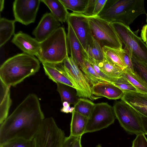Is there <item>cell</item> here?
I'll return each mask as SVG.
<instances>
[{
  "mask_svg": "<svg viewBox=\"0 0 147 147\" xmlns=\"http://www.w3.org/2000/svg\"><path fill=\"white\" fill-rule=\"evenodd\" d=\"M57 90L61 96L62 102L67 101L70 104L75 105L77 102L79 98H78L76 94H75L70 87L64 84L57 83Z\"/></svg>",
  "mask_w": 147,
  "mask_h": 147,
  "instance_id": "484cf974",
  "label": "cell"
},
{
  "mask_svg": "<svg viewBox=\"0 0 147 147\" xmlns=\"http://www.w3.org/2000/svg\"><path fill=\"white\" fill-rule=\"evenodd\" d=\"M88 119L74 110L72 114L70 135L76 137L82 136L85 134Z\"/></svg>",
  "mask_w": 147,
  "mask_h": 147,
  "instance_id": "d6986e66",
  "label": "cell"
},
{
  "mask_svg": "<svg viewBox=\"0 0 147 147\" xmlns=\"http://www.w3.org/2000/svg\"><path fill=\"white\" fill-rule=\"evenodd\" d=\"M146 45H147V41H146Z\"/></svg>",
  "mask_w": 147,
  "mask_h": 147,
  "instance_id": "7dc6e473",
  "label": "cell"
},
{
  "mask_svg": "<svg viewBox=\"0 0 147 147\" xmlns=\"http://www.w3.org/2000/svg\"><path fill=\"white\" fill-rule=\"evenodd\" d=\"M134 72L147 84V64L141 62L131 55Z\"/></svg>",
  "mask_w": 147,
  "mask_h": 147,
  "instance_id": "d6a6232c",
  "label": "cell"
},
{
  "mask_svg": "<svg viewBox=\"0 0 147 147\" xmlns=\"http://www.w3.org/2000/svg\"><path fill=\"white\" fill-rule=\"evenodd\" d=\"M82 136L78 137L75 141L73 147H82L81 143Z\"/></svg>",
  "mask_w": 147,
  "mask_h": 147,
  "instance_id": "b9f144b4",
  "label": "cell"
},
{
  "mask_svg": "<svg viewBox=\"0 0 147 147\" xmlns=\"http://www.w3.org/2000/svg\"><path fill=\"white\" fill-rule=\"evenodd\" d=\"M96 147H102V146L100 144H98L96 146Z\"/></svg>",
  "mask_w": 147,
  "mask_h": 147,
  "instance_id": "f6af8a7d",
  "label": "cell"
},
{
  "mask_svg": "<svg viewBox=\"0 0 147 147\" xmlns=\"http://www.w3.org/2000/svg\"><path fill=\"white\" fill-rule=\"evenodd\" d=\"M86 52L89 56L96 61H102L104 59L102 47L92 34Z\"/></svg>",
  "mask_w": 147,
  "mask_h": 147,
  "instance_id": "d4e9b609",
  "label": "cell"
},
{
  "mask_svg": "<svg viewBox=\"0 0 147 147\" xmlns=\"http://www.w3.org/2000/svg\"><path fill=\"white\" fill-rule=\"evenodd\" d=\"M115 119L113 107L107 102L96 104L88 119L85 134L106 128L114 123Z\"/></svg>",
  "mask_w": 147,
  "mask_h": 147,
  "instance_id": "30bf717a",
  "label": "cell"
},
{
  "mask_svg": "<svg viewBox=\"0 0 147 147\" xmlns=\"http://www.w3.org/2000/svg\"><path fill=\"white\" fill-rule=\"evenodd\" d=\"M11 42L23 53L38 57L40 51V43L35 38L20 31L14 35Z\"/></svg>",
  "mask_w": 147,
  "mask_h": 147,
  "instance_id": "9a60e30c",
  "label": "cell"
},
{
  "mask_svg": "<svg viewBox=\"0 0 147 147\" xmlns=\"http://www.w3.org/2000/svg\"><path fill=\"white\" fill-rule=\"evenodd\" d=\"M142 119V123L145 135H147V117L140 115Z\"/></svg>",
  "mask_w": 147,
  "mask_h": 147,
  "instance_id": "60d3db41",
  "label": "cell"
},
{
  "mask_svg": "<svg viewBox=\"0 0 147 147\" xmlns=\"http://www.w3.org/2000/svg\"><path fill=\"white\" fill-rule=\"evenodd\" d=\"M121 99L140 115L147 117V94L138 92H124Z\"/></svg>",
  "mask_w": 147,
  "mask_h": 147,
  "instance_id": "2e32d148",
  "label": "cell"
},
{
  "mask_svg": "<svg viewBox=\"0 0 147 147\" xmlns=\"http://www.w3.org/2000/svg\"><path fill=\"white\" fill-rule=\"evenodd\" d=\"M92 94L97 97H104L108 99L116 100L121 98L124 92L111 83H100L91 86Z\"/></svg>",
  "mask_w": 147,
  "mask_h": 147,
  "instance_id": "e0dca14e",
  "label": "cell"
},
{
  "mask_svg": "<svg viewBox=\"0 0 147 147\" xmlns=\"http://www.w3.org/2000/svg\"><path fill=\"white\" fill-rule=\"evenodd\" d=\"M66 9L73 12L84 13L86 10L89 0H60Z\"/></svg>",
  "mask_w": 147,
  "mask_h": 147,
  "instance_id": "83f0119b",
  "label": "cell"
},
{
  "mask_svg": "<svg viewBox=\"0 0 147 147\" xmlns=\"http://www.w3.org/2000/svg\"><path fill=\"white\" fill-rule=\"evenodd\" d=\"M67 23L68 31L67 38L68 53L84 73L85 71V62L86 53L70 25Z\"/></svg>",
  "mask_w": 147,
  "mask_h": 147,
  "instance_id": "4fadbf2b",
  "label": "cell"
},
{
  "mask_svg": "<svg viewBox=\"0 0 147 147\" xmlns=\"http://www.w3.org/2000/svg\"><path fill=\"white\" fill-rule=\"evenodd\" d=\"M50 10L51 13L62 23L67 21L69 12L60 0H40Z\"/></svg>",
  "mask_w": 147,
  "mask_h": 147,
  "instance_id": "44dd1931",
  "label": "cell"
},
{
  "mask_svg": "<svg viewBox=\"0 0 147 147\" xmlns=\"http://www.w3.org/2000/svg\"><path fill=\"white\" fill-rule=\"evenodd\" d=\"M132 147H147V139L144 134H140L133 141Z\"/></svg>",
  "mask_w": 147,
  "mask_h": 147,
  "instance_id": "d590c367",
  "label": "cell"
},
{
  "mask_svg": "<svg viewBox=\"0 0 147 147\" xmlns=\"http://www.w3.org/2000/svg\"><path fill=\"white\" fill-rule=\"evenodd\" d=\"M125 48L136 59L147 64V45L138 36L139 30L133 32L129 26L120 23H111Z\"/></svg>",
  "mask_w": 147,
  "mask_h": 147,
  "instance_id": "5b68a950",
  "label": "cell"
},
{
  "mask_svg": "<svg viewBox=\"0 0 147 147\" xmlns=\"http://www.w3.org/2000/svg\"><path fill=\"white\" fill-rule=\"evenodd\" d=\"M62 66L64 74L74 86L78 97L88 98L92 100L102 97L92 94L90 84L71 57L66 58L62 63Z\"/></svg>",
  "mask_w": 147,
  "mask_h": 147,
  "instance_id": "ba28073f",
  "label": "cell"
},
{
  "mask_svg": "<svg viewBox=\"0 0 147 147\" xmlns=\"http://www.w3.org/2000/svg\"><path fill=\"white\" fill-rule=\"evenodd\" d=\"M78 137L70 135L68 137H65L62 147H73L75 141Z\"/></svg>",
  "mask_w": 147,
  "mask_h": 147,
  "instance_id": "74e56055",
  "label": "cell"
},
{
  "mask_svg": "<svg viewBox=\"0 0 147 147\" xmlns=\"http://www.w3.org/2000/svg\"><path fill=\"white\" fill-rule=\"evenodd\" d=\"M0 147H34V139L15 138L0 144Z\"/></svg>",
  "mask_w": 147,
  "mask_h": 147,
  "instance_id": "4dcf8cb0",
  "label": "cell"
},
{
  "mask_svg": "<svg viewBox=\"0 0 147 147\" xmlns=\"http://www.w3.org/2000/svg\"><path fill=\"white\" fill-rule=\"evenodd\" d=\"M86 59L88 61L97 74L106 81L111 83L117 78L111 77L105 74L98 66L95 60L89 56L86 53Z\"/></svg>",
  "mask_w": 147,
  "mask_h": 147,
  "instance_id": "e575fe53",
  "label": "cell"
},
{
  "mask_svg": "<svg viewBox=\"0 0 147 147\" xmlns=\"http://www.w3.org/2000/svg\"><path fill=\"white\" fill-rule=\"evenodd\" d=\"M115 118L121 126L130 134H144L140 114L125 101L116 102L113 106Z\"/></svg>",
  "mask_w": 147,
  "mask_h": 147,
  "instance_id": "52a82bcc",
  "label": "cell"
},
{
  "mask_svg": "<svg viewBox=\"0 0 147 147\" xmlns=\"http://www.w3.org/2000/svg\"><path fill=\"white\" fill-rule=\"evenodd\" d=\"M142 39L144 42L147 41V24L144 25L142 29L141 33Z\"/></svg>",
  "mask_w": 147,
  "mask_h": 147,
  "instance_id": "f35d334b",
  "label": "cell"
},
{
  "mask_svg": "<svg viewBox=\"0 0 147 147\" xmlns=\"http://www.w3.org/2000/svg\"><path fill=\"white\" fill-rule=\"evenodd\" d=\"M14 20H9L5 18L0 19V47L5 44L14 34Z\"/></svg>",
  "mask_w": 147,
  "mask_h": 147,
  "instance_id": "7402d4cb",
  "label": "cell"
},
{
  "mask_svg": "<svg viewBox=\"0 0 147 147\" xmlns=\"http://www.w3.org/2000/svg\"><path fill=\"white\" fill-rule=\"evenodd\" d=\"M95 104L90 100L80 98L74 105V111L88 118Z\"/></svg>",
  "mask_w": 147,
  "mask_h": 147,
  "instance_id": "4316f807",
  "label": "cell"
},
{
  "mask_svg": "<svg viewBox=\"0 0 147 147\" xmlns=\"http://www.w3.org/2000/svg\"><path fill=\"white\" fill-rule=\"evenodd\" d=\"M40 67L34 56L23 53L6 60L0 67V81L6 86H14L26 78L34 75Z\"/></svg>",
  "mask_w": 147,
  "mask_h": 147,
  "instance_id": "7a4b0ae2",
  "label": "cell"
},
{
  "mask_svg": "<svg viewBox=\"0 0 147 147\" xmlns=\"http://www.w3.org/2000/svg\"><path fill=\"white\" fill-rule=\"evenodd\" d=\"M67 21L70 25L86 52L92 36L88 17L83 13H69Z\"/></svg>",
  "mask_w": 147,
  "mask_h": 147,
  "instance_id": "7c38bea8",
  "label": "cell"
},
{
  "mask_svg": "<svg viewBox=\"0 0 147 147\" xmlns=\"http://www.w3.org/2000/svg\"><path fill=\"white\" fill-rule=\"evenodd\" d=\"M0 1V11L3 10L4 7V1L3 0H1Z\"/></svg>",
  "mask_w": 147,
  "mask_h": 147,
  "instance_id": "7bdbcfd3",
  "label": "cell"
},
{
  "mask_svg": "<svg viewBox=\"0 0 147 147\" xmlns=\"http://www.w3.org/2000/svg\"><path fill=\"white\" fill-rule=\"evenodd\" d=\"M74 110V107H71L70 106H68L66 107H63L61 109L60 111L61 112L66 113H72Z\"/></svg>",
  "mask_w": 147,
  "mask_h": 147,
  "instance_id": "ab89813d",
  "label": "cell"
},
{
  "mask_svg": "<svg viewBox=\"0 0 147 147\" xmlns=\"http://www.w3.org/2000/svg\"><path fill=\"white\" fill-rule=\"evenodd\" d=\"M62 103L63 107H66L70 106V104L67 101H64Z\"/></svg>",
  "mask_w": 147,
  "mask_h": 147,
  "instance_id": "ee69618b",
  "label": "cell"
},
{
  "mask_svg": "<svg viewBox=\"0 0 147 147\" xmlns=\"http://www.w3.org/2000/svg\"><path fill=\"white\" fill-rule=\"evenodd\" d=\"M92 34L101 47L116 50L123 49L122 42L111 23L97 16L88 17Z\"/></svg>",
  "mask_w": 147,
  "mask_h": 147,
  "instance_id": "8992f818",
  "label": "cell"
},
{
  "mask_svg": "<svg viewBox=\"0 0 147 147\" xmlns=\"http://www.w3.org/2000/svg\"><path fill=\"white\" fill-rule=\"evenodd\" d=\"M85 71L84 74L90 85L92 86L100 83L109 82L102 78L97 74L86 59L85 62Z\"/></svg>",
  "mask_w": 147,
  "mask_h": 147,
  "instance_id": "f1b7e54d",
  "label": "cell"
},
{
  "mask_svg": "<svg viewBox=\"0 0 147 147\" xmlns=\"http://www.w3.org/2000/svg\"><path fill=\"white\" fill-rule=\"evenodd\" d=\"M62 63H42L45 73L50 79L56 83H62L75 89L73 83L64 74L62 67Z\"/></svg>",
  "mask_w": 147,
  "mask_h": 147,
  "instance_id": "ac0fdd59",
  "label": "cell"
},
{
  "mask_svg": "<svg viewBox=\"0 0 147 147\" xmlns=\"http://www.w3.org/2000/svg\"><path fill=\"white\" fill-rule=\"evenodd\" d=\"M61 24L51 13H47L42 17L32 34L41 42L50 36L60 27Z\"/></svg>",
  "mask_w": 147,
  "mask_h": 147,
  "instance_id": "5bb4252c",
  "label": "cell"
},
{
  "mask_svg": "<svg viewBox=\"0 0 147 147\" xmlns=\"http://www.w3.org/2000/svg\"><path fill=\"white\" fill-rule=\"evenodd\" d=\"M40 43V51L37 58L42 63H61L68 57L67 35L63 27Z\"/></svg>",
  "mask_w": 147,
  "mask_h": 147,
  "instance_id": "277c9868",
  "label": "cell"
},
{
  "mask_svg": "<svg viewBox=\"0 0 147 147\" xmlns=\"http://www.w3.org/2000/svg\"><path fill=\"white\" fill-rule=\"evenodd\" d=\"M40 0H15L13 3L14 20L25 25L35 22Z\"/></svg>",
  "mask_w": 147,
  "mask_h": 147,
  "instance_id": "8fae6325",
  "label": "cell"
},
{
  "mask_svg": "<svg viewBox=\"0 0 147 147\" xmlns=\"http://www.w3.org/2000/svg\"><path fill=\"white\" fill-rule=\"evenodd\" d=\"M45 119L38 97L29 94L0 124V144L15 138L33 140Z\"/></svg>",
  "mask_w": 147,
  "mask_h": 147,
  "instance_id": "6da1fadb",
  "label": "cell"
},
{
  "mask_svg": "<svg viewBox=\"0 0 147 147\" xmlns=\"http://www.w3.org/2000/svg\"><path fill=\"white\" fill-rule=\"evenodd\" d=\"M146 22L147 24V13L146 14Z\"/></svg>",
  "mask_w": 147,
  "mask_h": 147,
  "instance_id": "bcb514c9",
  "label": "cell"
},
{
  "mask_svg": "<svg viewBox=\"0 0 147 147\" xmlns=\"http://www.w3.org/2000/svg\"><path fill=\"white\" fill-rule=\"evenodd\" d=\"M146 14L144 0H107L97 16L111 23L129 26L139 15Z\"/></svg>",
  "mask_w": 147,
  "mask_h": 147,
  "instance_id": "3957f363",
  "label": "cell"
},
{
  "mask_svg": "<svg viewBox=\"0 0 147 147\" xmlns=\"http://www.w3.org/2000/svg\"><path fill=\"white\" fill-rule=\"evenodd\" d=\"M107 0H95L94 5L93 16L98 14L103 8Z\"/></svg>",
  "mask_w": 147,
  "mask_h": 147,
  "instance_id": "8d00e7d4",
  "label": "cell"
},
{
  "mask_svg": "<svg viewBox=\"0 0 147 147\" xmlns=\"http://www.w3.org/2000/svg\"><path fill=\"white\" fill-rule=\"evenodd\" d=\"M102 50L104 57L108 60L123 69L125 68L117 50L106 46L103 47Z\"/></svg>",
  "mask_w": 147,
  "mask_h": 147,
  "instance_id": "f546056e",
  "label": "cell"
},
{
  "mask_svg": "<svg viewBox=\"0 0 147 147\" xmlns=\"http://www.w3.org/2000/svg\"><path fill=\"white\" fill-rule=\"evenodd\" d=\"M10 86L0 81V124L7 117L11 104L10 97Z\"/></svg>",
  "mask_w": 147,
  "mask_h": 147,
  "instance_id": "ffe728a7",
  "label": "cell"
},
{
  "mask_svg": "<svg viewBox=\"0 0 147 147\" xmlns=\"http://www.w3.org/2000/svg\"><path fill=\"white\" fill-rule=\"evenodd\" d=\"M121 76L128 80L136 89L138 92L147 94V84L134 72L124 68Z\"/></svg>",
  "mask_w": 147,
  "mask_h": 147,
  "instance_id": "cb8c5ba5",
  "label": "cell"
},
{
  "mask_svg": "<svg viewBox=\"0 0 147 147\" xmlns=\"http://www.w3.org/2000/svg\"><path fill=\"white\" fill-rule=\"evenodd\" d=\"M64 131L51 117L45 118L34 138V147H62L65 137Z\"/></svg>",
  "mask_w": 147,
  "mask_h": 147,
  "instance_id": "9c48e42d",
  "label": "cell"
},
{
  "mask_svg": "<svg viewBox=\"0 0 147 147\" xmlns=\"http://www.w3.org/2000/svg\"><path fill=\"white\" fill-rule=\"evenodd\" d=\"M111 83L118 87L124 93L138 92L136 89L128 80L122 76L116 78Z\"/></svg>",
  "mask_w": 147,
  "mask_h": 147,
  "instance_id": "1f68e13d",
  "label": "cell"
},
{
  "mask_svg": "<svg viewBox=\"0 0 147 147\" xmlns=\"http://www.w3.org/2000/svg\"><path fill=\"white\" fill-rule=\"evenodd\" d=\"M96 62L101 70L108 76L113 78L121 76L124 69L109 61L105 57L103 61Z\"/></svg>",
  "mask_w": 147,
  "mask_h": 147,
  "instance_id": "603a6c76",
  "label": "cell"
},
{
  "mask_svg": "<svg viewBox=\"0 0 147 147\" xmlns=\"http://www.w3.org/2000/svg\"><path fill=\"white\" fill-rule=\"evenodd\" d=\"M117 51L125 66V68L131 71L134 72L131 55L129 51L125 48L120 50H117Z\"/></svg>",
  "mask_w": 147,
  "mask_h": 147,
  "instance_id": "836d02e7",
  "label": "cell"
}]
</instances>
